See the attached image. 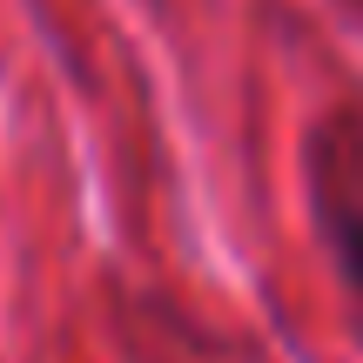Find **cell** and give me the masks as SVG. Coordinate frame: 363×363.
Returning a JSON list of instances; mask_svg holds the SVG:
<instances>
[{
    "label": "cell",
    "mask_w": 363,
    "mask_h": 363,
    "mask_svg": "<svg viewBox=\"0 0 363 363\" xmlns=\"http://www.w3.org/2000/svg\"><path fill=\"white\" fill-rule=\"evenodd\" d=\"M316 222H323V235H330V249H337L350 289H363V202L357 195H330L323 182H316Z\"/></svg>",
    "instance_id": "6da1fadb"
}]
</instances>
